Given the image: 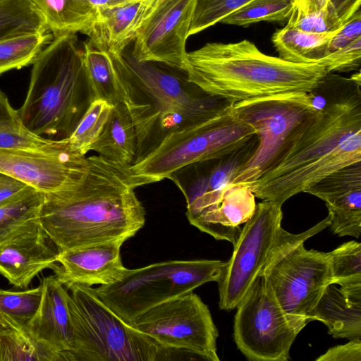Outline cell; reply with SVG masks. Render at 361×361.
Wrapping results in <instances>:
<instances>
[{
	"label": "cell",
	"instance_id": "8992f818",
	"mask_svg": "<svg viewBox=\"0 0 361 361\" xmlns=\"http://www.w3.org/2000/svg\"><path fill=\"white\" fill-rule=\"evenodd\" d=\"M256 137L255 130L231 107L167 135L154 150L129 166L133 184L136 188L169 178L186 166L230 154Z\"/></svg>",
	"mask_w": 361,
	"mask_h": 361
},
{
	"label": "cell",
	"instance_id": "e0dca14e",
	"mask_svg": "<svg viewBox=\"0 0 361 361\" xmlns=\"http://www.w3.org/2000/svg\"><path fill=\"white\" fill-rule=\"evenodd\" d=\"M124 242L116 240L60 250L54 275L66 288L73 284L90 287L111 284L126 270L121 257Z\"/></svg>",
	"mask_w": 361,
	"mask_h": 361
},
{
	"label": "cell",
	"instance_id": "277c9868",
	"mask_svg": "<svg viewBox=\"0 0 361 361\" xmlns=\"http://www.w3.org/2000/svg\"><path fill=\"white\" fill-rule=\"evenodd\" d=\"M32 64L27 95L18 114L36 135L67 140L93 101L77 35L54 38Z\"/></svg>",
	"mask_w": 361,
	"mask_h": 361
},
{
	"label": "cell",
	"instance_id": "f546056e",
	"mask_svg": "<svg viewBox=\"0 0 361 361\" xmlns=\"http://www.w3.org/2000/svg\"><path fill=\"white\" fill-rule=\"evenodd\" d=\"M52 361L29 334L25 326L0 314V361Z\"/></svg>",
	"mask_w": 361,
	"mask_h": 361
},
{
	"label": "cell",
	"instance_id": "ac0fdd59",
	"mask_svg": "<svg viewBox=\"0 0 361 361\" xmlns=\"http://www.w3.org/2000/svg\"><path fill=\"white\" fill-rule=\"evenodd\" d=\"M60 250L42 224L0 248V274L19 288H27L42 271L56 267Z\"/></svg>",
	"mask_w": 361,
	"mask_h": 361
},
{
	"label": "cell",
	"instance_id": "83f0119b",
	"mask_svg": "<svg viewBox=\"0 0 361 361\" xmlns=\"http://www.w3.org/2000/svg\"><path fill=\"white\" fill-rule=\"evenodd\" d=\"M66 142L46 140L30 131L0 90V149L49 150Z\"/></svg>",
	"mask_w": 361,
	"mask_h": 361
},
{
	"label": "cell",
	"instance_id": "cb8c5ba5",
	"mask_svg": "<svg viewBox=\"0 0 361 361\" xmlns=\"http://www.w3.org/2000/svg\"><path fill=\"white\" fill-rule=\"evenodd\" d=\"M338 30L317 33L285 26L274 32L271 42L281 59L295 63H315L327 55L329 44Z\"/></svg>",
	"mask_w": 361,
	"mask_h": 361
},
{
	"label": "cell",
	"instance_id": "d590c367",
	"mask_svg": "<svg viewBox=\"0 0 361 361\" xmlns=\"http://www.w3.org/2000/svg\"><path fill=\"white\" fill-rule=\"evenodd\" d=\"M252 0H197L189 36L197 34L221 21Z\"/></svg>",
	"mask_w": 361,
	"mask_h": 361
},
{
	"label": "cell",
	"instance_id": "603a6c76",
	"mask_svg": "<svg viewBox=\"0 0 361 361\" xmlns=\"http://www.w3.org/2000/svg\"><path fill=\"white\" fill-rule=\"evenodd\" d=\"M44 16L54 38L92 30L97 11L87 0H32Z\"/></svg>",
	"mask_w": 361,
	"mask_h": 361
},
{
	"label": "cell",
	"instance_id": "7bdbcfd3",
	"mask_svg": "<svg viewBox=\"0 0 361 361\" xmlns=\"http://www.w3.org/2000/svg\"><path fill=\"white\" fill-rule=\"evenodd\" d=\"M329 0H295V9L310 13L327 9L329 7Z\"/></svg>",
	"mask_w": 361,
	"mask_h": 361
},
{
	"label": "cell",
	"instance_id": "ab89813d",
	"mask_svg": "<svg viewBox=\"0 0 361 361\" xmlns=\"http://www.w3.org/2000/svg\"><path fill=\"white\" fill-rule=\"evenodd\" d=\"M317 361H361V338L329 348Z\"/></svg>",
	"mask_w": 361,
	"mask_h": 361
},
{
	"label": "cell",
	"instance_id": "d6986e66",
	"mask_svg": "<svg viewBox=\"0 0 361 361\" xmlns=\"http://www.w3.org/2000/svg\"><path fill=\"white\" fill-rule=\"evenodd\" d=\"M255 208V196L248 185L230 183L216 202L188 219L201 231L233 245L242 231L240 226L251 218Z\"/></svg>",
	"mask_w": 361,
	"mask_h": 361
},
{
	"label": "cell",
	"instance_id": "4316f807",
	"mask_svg": "<svg viewBox=\"0 0 361 361\" xmlns=\"http://www.w3.org/2000/svg\"><path fill=\"white\" fill-rule=\"evenodd\" d=\"M326 255L331 283L340 286L348 302L361 304V244L351 240Z\"/></svg>",
	"mask_w": 361,
	"mask_h": 361
},
{
	"label": "cell",
	"instance_id": "60d3db41",
	"mask_svg": "<svg viewBox=\"0 0 361 361\" xmlns=\"http://www.w3.org/2000/svg\"><path fill=\"white\" fill-rule=\"evenodd\" d=\"M32 187L0 171V205L19 197Z\"/></svg>",
	"mask_w": 361,
	"mask_h": 361
},
{
	"label": "cell",
	"instance_id": "f35d334b",
	"mask_svg": "<svg viewBox=\"0 0 361 361\" xmlns=\"http://www.w3.org/2000/svg\"><path fill=\"white\" fill-rule=\"evenodd\" d=\"M361 37V11L358 10L335 34L328 46V54ZM326 55V56H327Z\"/></svg>",
	"mask_w": 361,
	"mask_h": 361
},
{
	"label": "cell",
	"instance_id": "7c38bea8",
	"mask_svg": "<svg viewBox=\"0 0 361 361\" xmlns=\"http://www.w3.org/2000/svg\"><path fill=\"white\" fill-rule=\"evenodd\" d=\"M282 205L271 201L256 204L251 218L245 223L226 262L218 282L220 309L231 310L238 305L276 247L283 228Z\"/></svg>",
	"mask_w": 361,
	"mask_h": 361
},
{
	"label": "cell",
	"instance_id": "52a82bcc",
	"mask_svg": "<svg viewBox=\"0 0 361 361\" xmlns=\"http://www.w3.org/2000/svg\"><path fill=\"white\" fill-rule=\"evenodd\" d=\"M226 262L170 260L128 269L117 281L94 288L99 298L131 324L148 310L208 282H219Z\"/></svg>",
	"mask_w": 361,
	"mask_h": 361
},
{
	"label": "cell",
	"instance_id": "e575fe53",
	"mask_svg": "<svg viewBox=\"0 0 361 361\" xmlns=\"http://www.w3.org/2000/svg\"><path fill=\"white\" fill-rule=\"evenodd\" d=\"M42 295V286L11 291L0 289V314L25 326L36 313Z\"/></svg>",
	"mask_w": 361,
	"mask_h": 361
},
{
	"label": "cell",
	"instance_id": "44dd1931",
	"mask_svg": "<svg viewBox=\"0 0 361 361\" xmlns=\"http://www.w3.org/2000/svg\"><path fill=\"white\" fill-rule=\"evenodd\" d=\"M90 150L115 163L125 166L133 164L137 152L136 134L123 102L113 106L101 133Z\"/></svg>",
	"mask_w": 361,
	"mask_h": 361
},
{
	"label": "cell",
	"instance_id": "9a60e30c",
	"mask_svg": "<svg viewBox=\"0 0 361 361\" xmlns=\"http://www.w3.org/2000/svg\"><path fill=\"white\" fill-rule=\"evenodd\" d=\"M361 161V130L347 137L323 156L276 178L254 181L249 188L255 197L281 205L331 173Z\"/></svg>",
	"mask_w": 361,
	"mask_h": 361
},
{
	"label": "cell",
	"instance_id": "4fadbf2b",
	"mask_svg": "<svg viewBox=\"0 0 361 361\" xmlns=\"http://www.w3.org/2000/svg\"><path fill=\"white\" fill-rule=\"evenodd\" d=\"M197 0H154L131 49L140 61L185 71V44Z\"/></svg>",
	"mask_w": 361,
	"mask_h": 361
},
{
	"label": "cell",
	"instance_id": "8d00e7d4",
	"mask_svg": "<svg viewBox=\"0 0 361 361\" xmlns=\"http://www.w3.org/2000/svg\"><path fill=\"white\" fill-rule=\"evenodd\" d=\"M345 23L337 18L329 6L326 10L310 13H304L294 8L286 27L322 33L336 31Z\"/></svg>",
	"mask_w": 361,
	"mask_h": 361
},
{
	"label": "cell",
	"instance_id": "1f68e13d",
	"mask_svg": "<svg viewBox=\"0 0 361 361\" xmlns=\"http://www.w3.org/2000/svg\"><path fill=\"white\" fill-rule=\"evenodd\" d=\"M294 8L295 0H252L221 23L247 27L261 21L287 22Z\"/></svg>",
	"mask_w": 361,
	"mask_h": 361
},
{
	"label": "cell",
	"instance_id": "ee69618b",
	"mask_svg": "<svg viewBox=\"0 0 361 361\" xmlns=\"http://www.w3.org/2000/svg\"><path fill=\"white\" fill-rule=\"evenodd\" d=\"M135 1L137 0H87L97 11L122 6Z\"/></svg>",
	"mask_w": 361,
	"mask_h": 361
},
{
	"label": "cell",
	"instance_id": "5bb4252c",
	"mask_svg": "<svg viewBox=\"0 0 361 361\" xmlns=\"http://www.w3.org/2000/svg\"><path fill=\"white\" fill-rule=\"evenodd\" d=\"M85 155L66 143L49 150L0 149V171L44 193L68 189L81 179Z\"/></svg>",
	"mask_w": 361,
	"mask_h": 361
},
{
	"label": "cell",
	"instance_id": "d4e9b609",
	"mask_svg": "<svg viewBox=\"0 0 361 361\" xmlns=\"http://www.w3.org/2000/svg\"><path fill=\"white\" fill-rule=\"evenodd\" d=\"M44 193L34 188L0 205V248L14 238L41 224Z\"/></svg>",
	"mask_w": 361,
	"mask_h": 361
},
{
	"label": "cell",
	"instance_id": "7402d4cb",
	"mask_svg": "<svg viewBox=\"0 0 361 361\" xmlns=\"http://www.w3.org/2000/svg\"><path fill=\"white\" fill-rule=\"evenodd\" d=\"M310 319L323 322L335 338H361V304L348 302L334 284L325 288Z\"/></svg>",
	"mask_w": 361,
	"mask_h": 361
},
{
	"label": "cell",
	"instance_id": "3957f363",
	"mask_svg": "<svg viewBox=\"0 0 361 361\" xmlns=\"http://www.w3.org/2000/svg\"><path fill=\"white\" fill-rule=\"evenodd\" d=\"M190 82L232 105L279 94L309 92L327 74L319 63H295L262 53L244 39L209 42L187 52Z\"/></svg>",
	"mask_w": 361,
	"mask_h": 361
},
{
	"label": "cell",
	"instance_id": "ba28073f",
	"mask_svg": "<svg viewBox=\"0 0 361 361\" xmlns=\"http://www.w3.org/2000/svg\"><path fill=\"white\" fill-rule=\"evenodd\" d=\"M330 224V216L299 234L282 230L278 244L262 275L286 313L311 321L310 315L325 288L331 283L326 252L306 250L304 243Z\"/></svg>",
	"mask_w": 361,
	"mask_h": 361
},
{
	"label": "cell",
	"instance_id": "4dcf8cb0",
	"mask_svg": "<svg viewBox=\"0 0 361 361\" xmlns=\"http://www.w3.org/2000/svg\"><path fill=\"white\" fill-rule=\"evenodd\" d=\"M54 39L50 32L25 35L0 41V75L32 64Z\"/></svg>",
	"mask_w": 361,
	"mask_h": 361
},
{
	"label": "cell",
	"instance_id": "f1b7e54d",
	"mask_svg": "<svg viewBox=\"0 0 361 361\" xmlns=\"http://www.w3.org/2000/svg\"><path fill=\"white\" fill-rule=\"evenodd\" d=\"M48 32L44 16L32 0H0V41Z\"/></svg>",
	"mask_w": 361,
	"mask_h": 361
},
{
	"label": "cell",
	"instance_id": "b9f144b4",
	"mask_svg": "<svg viewBox=\"0 0 361 361\" xmlns=\"http://www.w3.org/2000/svg\"><path fill=\"white\" fill-rule=\"evenodd\" d=\"M329 5L337 18L345 23L360 9L361 0H329Z\"/></svg>",
	"mask_w": 361,
	"mask_h": 361
},
{
	"label": "cell",
	"instance_id": "6da1fadb",
	"mask_svg": "<svg viewBox=\"0 0 361 361\" xmlns=\"http://www.w3.org/2000/svg\"><path fill=\"white\" fill-rule=\"evenodd\" d=\"M129 166L90 156L75 185L44 193L40 222L60 250L126 241L144 226L145 211L135 192Z\"/></svg>",
	"mask_w": 361,
	"mask_h": 361
},
{
	"label": "cell",
	"instance_id": "30bf717a",
	"mask_svg": "<svg viewBox=\"0 0 361 361\" xmlns=\"http://www.w3.org/2000/svg\"><path fill=\"white\" fill-rule=\"evenodd\" d=\"M236 307L233 338L241 353L253 361H287L308 323L284 312L262 275Z\"/></svg>",
	"mask_w": 361,
	"mask_h": 361
},
{
	"label": "cell",
	"instance_id": "2e32d148",
	"mask_svg": "<svg viewBox=\"0 0 361 361\" xmlns=\"http://www.w3.org/2000/svg\"><path fill=\"white\" fill-rule=\"evenodd\" d=\"M38 309L25 328L52 361H73V324L68 306L69 293L55 275L44 277Z\"/></svg>",
	"mask_w": 361,
	"mask_h": 361
},
{
	"label": "cell",
	"instance_id": "7a4b0ae2",
	"mask_svg": "<svg viewBox=\"0 0 361 361\" xmlns=\"http://www.w3.org/2000/svg\"><path fill=\"white\" fill-rule=\"evenodd\" d=\"M110 55L121 102L135 130L133 164L154 150L170 133L223 114L232 106L190 82L185 71L161 63L137 60L128 47L120 54Z\"/></svg>",
	"mask_w": 361,
	"mask_h": 361
},
{
	"label": "cell",
	"instance_id": "74e56055",
	"mask_svg": "<svg viewBox=\"0 0 361 361\" xmlns=\"http://www.w3.org/2000/svg\"><path fill=\"white\" fill-rule=\"evenodd\" d=\"M327 73H347L361 65V37L323 58L319 62Z\"/></svg>",
	"mask_w": 361,
	"mask_h": 361
},
{
	"label": "cell",
	"instance_id": "8fae6325",
	"mask_svg": "<svg viewBox=\"0 0 361 361\" xmlns=\"http://www.w3.org/2000/svg\"><path fill=\"white\" fill-rule=\"evenodd\" d=\"M131 325L165 348L219 360L218 330L207 305L193 291L148 310Z\"/></svg>",
	"mask_w": 361,
	"mask_h": 361
},
{
	"label": "cell",
	"instance_id": "9c48e42d",
	"mask_svg": "<svg viewBox=\"0 0 361 361\" xmlns=\"http://www.w3.org/2000/svg\"><path fill=\"white\" fill-rule=\"evenodd\" d=\"M250 126L257 146L235 174L231 183L250 185L282 159L304 121L317 110L308 92L274 94L242 101L231 106Z\"/></svg>",
	"mask_w": 361,
	"mask_h": 361
},
{
	"label": "cell",
	"instance_id": "d6a6232c",
	"mask_svg": "<svg viewBox=\"0 0 361 361\" xmlns=\"http://www.w3.org/2000/svg\"><path fill=\"white\" fill-rule=\"evenodd\" d=\"M113 105L102 99L92 102L76 128L67 139L69 148L85 155L97 140L109 116Z\"/></svg>",
	"mask_w": 361,
	"mask_h": 361
},
{
	"label": "cell",
	"instance_id": "836d02e7",
	"mask_svg": "<svg viewBox=\"0 0 361 361\" xmlns=\"http://www.w3.org/2000/svg\"><path fill=\"white\" fill-rule=\"evenodd\" d=\"M356 190H361V161L331 173L305 192L327 202Z\"/></svg>",
	"mask_w": 361,
	"mask_h": 361
},
{
	"label": "cell",
	"instance_id": "484cf974",
	"mask_svg": "<svg viewBox=\"0 0 361 361\" xmlns=\"http://www.w3.org/2000/svg\"><path fill=\"white\" fill-rule=\"evenodd\" d=\"M84 61L93 100L111 105L121 102L118 78L110 54L90 39L82 44Z\"/></svg>",
	"mask_w": 361,
	"mask_h": 361
},
{
	"label": "cell",
	"instance_id": "ffe728a7",
	"mask_svg": "<svg viewBox=\"0 0 361 361\" xmlns=\"http://www.w3.org/2000/svg\"><path fill=\"white\" fill-rule=\"evenodd\" d=\"M154 0H137L97 11L88 37L110 54L121 53L134 42Z\"/></svg>",
	"mask_w": 361,
	"mask_h": 361
},
{
	"label": "cell",
	"instance_id": "5b68a950",
	"mask_svg": "<svg viewBox=\"0 0 361 361\" xmlns=\"http://www.w3.org/2000/svg\"><path fill=\"white\" fill-rule=\"evenodd\" d=\"M73 361H158L178 352L165 348L126 323L81 284L68 288Z\"/></svg>",
	"mask_w": 361,
	"mask_h": 361
}]
</instances>
